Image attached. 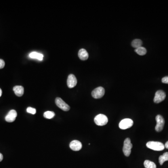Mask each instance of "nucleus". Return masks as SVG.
Returning a JSON list of instances; mask_svg holds the SVG:
<instances>
[{"label":"nucleus","instance_id":"nucleus-6","mask_svg":"<svg viewBox=\"0 0 168 168\" xmlns=\"http://www.w3.org/2000/svg\"><path fill=\"white\" fill-rule=\"evenodd\" d=\"M133 123V122L132 120L127 118V119H123L120 122L119 127L121 129H127L130 127H132Z\"/></svg>","mask_w":168,"mask_h":168},{"label":"nucleus","instance_id":"nucleus-2","mask_svg":"<svg viewBox=\"0 0 168 168\" xmlns=\"http://www.w3.org/2000/svg\"><path fill=\"white\" fill-rule=\"evenodd\" d=\"M133 145L131 144V140L129 138L125 139L124 142L123 147V152L126 156H129L131 153V148H132Z\"/></svg>","mask_w":168,"mask_h":168},{"label":"nucleus","instance_id":"nucleus-18","mask_svg":"<svg viewBox=\"0 0 168 168\" xmlns=\"http://www.w3.org/2000/svg\"><path fill=\"white\" fill-rule=\"evenodd\" d=\"M144 165L145 168H156V164L149 160H145L144 162Z\"/></svg>","mask_w":168,"mask_h":168},{"label":"nucleus","instance_id":"nucleus-20","mask_svg":"<svg viewBox=\"0 0 168 168\" xmlns=\"http://www.w3.org/2000/svg\"><path fill=\"white\" fill-rule=\"evenodd\" d=\"M27 112L28 113L32 114H35L36 113V109L34 108H31V107H28L27 108Z\"/></svg>","mask_w":168,"mask_h":168},{"label":"nucleus","instance_id":"nucleus-12","mask_svg":"<svg viewBox=\"0 0 168 168\" xmlns=\"http://www.w3.org/2000/svg\"><path fill=\"white\" fill-rule=\"evenodd\" d=\"M15 94L18 97L22 96L24 93V87L21 85H16L13 88Z\"/></svg>","mask_w":168,"mask_h":168},{"label":"nucleus","instance_id":"nucleus-23","mask_svg":"<svg viewBox=\"0 0 168 168\" xmlns=\"http://www.w3.org/2000/svg\"><path fill=\"white\" fill-rule=\"evenodd\" d=\"M3 154L0 153V162H1L3 160Z\"/></svg>","mask_w":168,"mask_h":168},{"label":"nucleus","instance_id":"nucleus-7","mask_svg":"<svg viewBox=\"0 0 168 168\" xmlns=\"http://www.w3.org/2000/svg\"><path fill=\"white\" fill-rule=\"evenodd\" d=\"M56 105L64 111H68L70 109V107L68 104H66L62 99L58 97L55 100Z\"/></svg>","mask_w":168,"mask_h":168},{"label":"nucleus","instance_id":"nucleus-14","mask_svg":"<svg viewBox=\"0 0 168 168\" xmlns=\"http://www.w3.org/2000/svg\"><path fill=\"white\" fill-rule=\"evenodd\" d=\"M29 57L31 58H35L39 60L42 61L43 60V55L41 53L34 51L30 53L29 54Z\"/></svg>","mask_w":168,"mask_h":168},{"label":"nucleus","instance_id":"nucleus-21","mask_svg":"<svg viewBox=\"0 0 168 168\" xmlns=\"http://www.w3.org/2000/svg\"><path fill=\"white\" fill-rule=\"evenodd\" d=\"M5 66V62L2 59H0V69H3Z\"/></svg>","mask_w":168,"mask_h":168},{"label":"nucleus","instance_id":"nucleus-16","mask_svg":"<svg viewBox=\"0 0 168 168\" xmlns=\"http://www.w3.org/2000/svg\"><path fill=\"white\" fill-rule=\"evenodd\" d=\"M168 161V152H166L163 155L160 156L159 157V162L160 165H163V163L165 161Z\"/></svg>","mask_w":168,"mask_h":168},{"label":"nucleus","instance_id":"nucleus-13","mask_svg":"<svg viewBox=\"0 0 168 168\" xmlns=\"http://www.w3.org/2000/svg\"><path fill=\"white\" fill-rule=\"evenodd\" d=\"M78 56L82 60H86L89 57L87 51L84 49H81L79 50L78 53Z\"/></svg>","mask_w":168,"mask_h":168},{"label":"nucleus","instance_id":"nucleus-1","mask_svg":"<svg viewBox=\"0 0 168 168\" xmlns=\"http://www.w3.org/2000/svg\"><path fill=\"white\" fill-rule=\"evenodd\" d=\"M146 146L151 150L155 151H162L165 149V145L162 144V142H147Z\"/></svg>","mask_w":168,"mask_h":168},{"label":"nucleus","instance_id":"nucleus-22","mask_svg":"<svg viewBox=\"0 0 168 168\" xmlns=\"http://www.w3.org/2000/svg\"><path fill=\"white\" fill-rule=\"evenodd\" d=\"M162 82L165 84H168V76L163 77L162 79Z\"/></svg>","mask_w":168,"mask_h":168},{"label":"nucleus","instance_id":"nucleus-17","mask_svg":"<svg viewBox=\"0 0 168 168\" xmlns=\"http://www.w3.org/2000/svg\"><path fill=\"white\" fill-rule=\"evenodd\" d=\"M135 51L140 56H144L147 53V50L144 47H140L135 49Z\"/></svg>","mask_w":168,"mask_h":168},{"label":"nucleus","instance_id":"nucleus-5","mask_svg":"<svg viewBox=\"0 0 168 168\" xmlns=\"http://www.w3.org/2000/svg\"><path fill=\"white\" fill-rule=\"evenodd\" d=\"M105 91L102 87H98L95 88L91 92V95L94 99H98L102 98L105 94Z\"/></svg>","mask_w":168,"mask_h":168},{"label":"nucleus","instance_id":"nucleus-15","mask_svg":"<svg viewBox=\"0 0 168 168\" xmlns=\"http://www.w3.org/2000/svg\"><path fill=\"white\" fill-rule=\"evenodd\" d=\"M142 45V41L139 39L133 40L131 43V45L132 46V47L135 48V49L138 48L139 47H141Z\"/></svg>","mask_w":168,"mask_h":168},{"label":"nucleus","instance_id":"nucleus-10","mask_svg":"<svg viewBox=\"0 0 168 168\" xmlns=\"http://www.w3.org/2000/svg\"><path fill=\"white\" fill-rule=\"evenodd\" d=\"M17 115L18 114L16 110H10L5 117V120L8 123H12L15 121Z\"/></svg>","mask_w":168,"mask_h":168},{"label":"nucleus","instance_id":"nucleus-9","mask_svg":"<svg viewBox=\"0 0 168 168\" xmlns=\"http://www.w3.org/2000/svg\"><path fill=\"white\" fill-rule=\"evenodd\" d=\"M67 84L68 87L72 88L75 87L77 84V79L73 74H70L68 76Z\"/></svg>","mask_w":168,"mask_h":168},{"label":"nucleus","instance_id":"nucleus-24","mask_svg":"<svg viewBox=\"0 0 168 168\" xmlns=\"http://www.w3.org/2000/svg\"><path fill=\"white\" fill-rule=\"evenodd\" d=\"M165 148L168 149V141L167 142H166L165 144Z\"/></svg>","mask_w":168,"mask_h":168},{"label":"nucleus","instance_id":"nucleus-11","mask_svg":"<svg viewBox=\"0 0 168 168\" xmlns=\"http://www.w3.org/2000/svg\"><path fill=\"white\" fill-rule=\"evenodd\" d=\"M70 148L71 150L75 151L80 150L82 148L81 142L78 140H73L70 144Z\"/></svg>","mask_w":168,"mask_h":168},{"label":"nucleus","instance_id":"nucleus-19","mask_svg":"<svg viewBox=\"0 0 168 168\" xmlns=\"http://www.w3.org/2000/svg\"><path fill=\"white\" fill-rule=\"evenodd\" d=\"M55 115V114L54 112L52 111H49L45 112L43 114V116L45 118L48 119H52V118L54 117Z\"/></svg>","mask_w":168,"mask_h":168},{"label":"nucleus","instance_id":"nucleus-25","mask_svg":"<svg viewBox=\"0 0 168 168\" xmlns=\"http://www.w3.org/2000/svg\"><path fill=\"white\" fill-rule=\"evenodd\" d=\"M1 95H2V90H1V89L0 88V97H1Z\"/></svg>","mask_w":168,"mask_h":168},{"label":"nucleus","instance_id":"nucleus-3","mask_svg":"<svg viewBox=\"0 0 168 168\" xmlns=\"http://www.w3.org/2000/svg\"><path fill=\"white\" fill-rule=\"evenodd\" d=\"M94 121L97 125L102 126L108 123V120L106 115L103 114H99L94 118Z\"/></svg>","mask_w":168,"mask_h":168},{"label":"nucleus","instance_id":"nucleus-4","mask_svg":"<svg viewBox=\"0 0 168 168\" xmlns=\"http://www.w3.org/2000/svg\"><path fill=\"white\" fill-rule=\"evenodd\" d=\"M156 125L155 127V129L157 132H161L165 126V121L163 117L161 115H157L156 117Z\"/></svg>","mask_w":168,"mask_h":168},{"label":"nucleus","instance_id":"nucleus-8","mask_svg":"<svg viewBox=\"0 0 168 168\" xmlns=\"http://www.w3.org/2000/svg\"><path fill=\"white\" fill-rule=\"evenodd\" d=\"M165 98L166 94L165 91L162 90H158L156 93L154 102L156 103H159L165 100Z\"/></svg>","mask_w":168,"mask_h":168}]
</instances>
